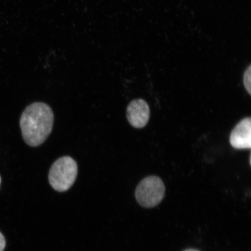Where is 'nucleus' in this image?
Segmentation results:
<instances>
[{
  "mask_svg": "<svg viewBox=\"0 0 251 251\" xmlns=\"http://www.w3.org/2000/svg\"><path fill=\"white\" fill-rule=\"evenodd\" d=\"M54 114L44 102H34L25 109L20 119V126L25 143L31 147L42 144L51 133Z\"/></svg>",
  "mask_w": 251,
  "mask_h": 251,
  "instance_id": "obj_1",
  "label": "nucleus"
},
{
  "mask_svg": "<svg viewBox=\"0 0 251 251\" xmlns=\"http://www.w3.org/2000/svg\"><path fill=\"white\" fill-rule=\"evenodd\" d=\"M77 163L70 156H63L56 160L49 172L50 185L56 191L64 192L70 189L77 175Z\"/></svg>",
  "mask_w": 251,
  "mask_h": 251,
  "instance_id": "obj_2",
  "label": "nucleus"
},
{
  "mask_svg": "<svg viewBox=\"0 0 251 251\" xmlns=\"http://www.w3.org/2000/svg\"><path fill=\"white\" fill-rule=\"evenodd\" d=\"M165 187L161 178L151 176L141 180L136 190L138 203L144 208L158 205L164 199Z\"/></svg>",
  "mask_w": 251,
  "mask_h": 251,
  "instance_id": "obj_3",
  "label": "nucleus"
},
{
  "mask_svg": "<svg viewBox=\"0 0 251 251\" xmlns=\"http://www.w3.org/2000/svg\"><path fill=\"white\" fill-rule=\"evenodd\" d=\"M127 118L133 127L137 128L145 127L150 117L148 103L144 100H134L127 106Z\"/></svg>",
  "mask_w": 251,
  "mask_h": 251,
  "instance_id": "obj_4",
  "label": "nucleus"
},
{
  "mask_svg": "<svg viewBox=\"0 0 251 251\" xmlns=\"http://www.w3.org/2000/svg\"><path fill=\"white\" fill-rule=\"evenodd\" d=\"M230 143L236 149H251V117L244 118L235 126L230 134Z\"/></svg>",
  "mask_w": 251,
  "mask_h": 251,
  "instance_id": "obj_5",
  "label": "nucleus"
},
{
  "mask_svg": "<svg viewBox=\"0 0 251 251\" xmlns=\"http://www.w3.org/2000/svg\"><path fill=\"white\" fill-rule=\"evenodd\" d=\"M251 66L250 65L245 72L244 74V85L248 93H249L250 95H251Z\"/></svg>",
  "mask_w": 251,
  "mask_h": 251,
  "instance_id": "obj_6",
  "label": "nucleus"
},
{
  "mask_svg": "<svg viewBox=\"0 0 251 251\" xmlns=\"http://www.w3.org/2000/svg\"><path fill=\"white\" fill-rule=\"evenodd\" d=\"M5 240L1 233H0V251H4L5 247Z\"/></svg>",
  "mask_w": 251,
  "mask_h": 251,
  "instance_id": "obj_7",
  "label": "nucleus"
},
{
  "mask_svg": "<svg viewBox=\"0 0 251 251\" xmlns=\"http://www.w3.org/2000/svg\"><path fill=\"white\" fill-rule=\"evenodd\" d=\"M184 251H200L197 250H195V249H188V250H185Z\"/></svg>",
  "mask_w": 251,
  "mask_h": 251,
  "instance_id": "obj_8",
  "label": "nucleus"
},
{
  "mask_svg": "<svg viewBox=\"0 0 251 251\" xmlns=\"http://www.w3.org/2000/svg\"><path fill=\"white\" fill-rule=\"evenodd\" d=\"M1 177H0V184H1Z\"/></svg>",
  "mask_w": 251,
  "mask_h": 251,
  "instance_id": "obj_9",
  "label": "nucleus"
}]
</instances>
